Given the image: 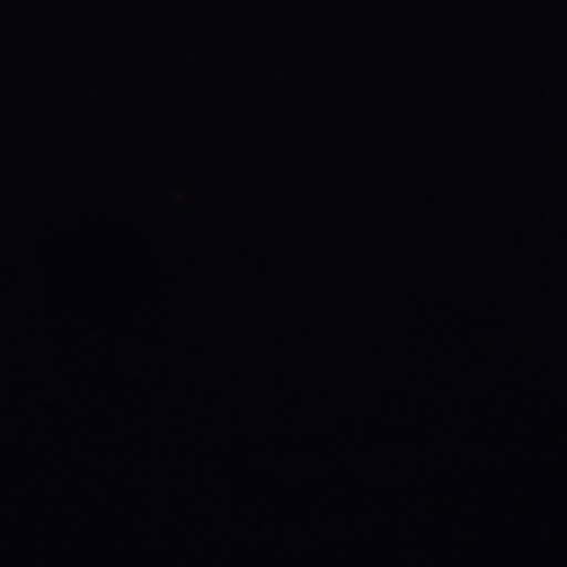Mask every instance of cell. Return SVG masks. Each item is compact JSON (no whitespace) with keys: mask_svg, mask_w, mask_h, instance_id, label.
<instances>
[]
</instances>
